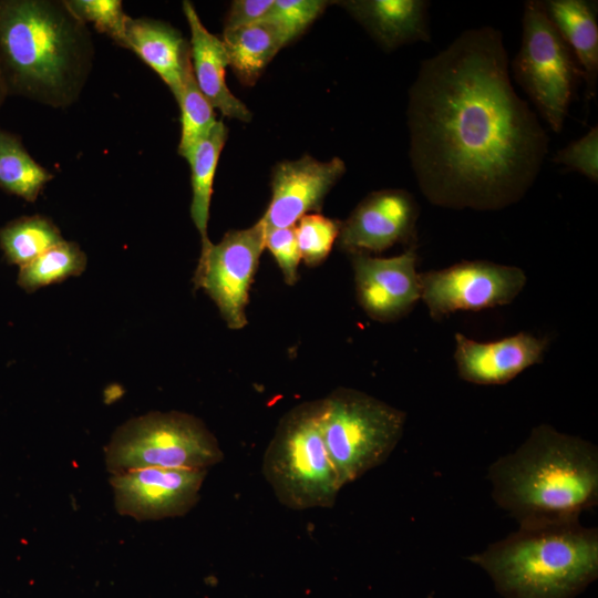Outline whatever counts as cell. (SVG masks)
Listing matches in <instances>:
<instances>
[{
    "instance_id": "obj_27",
    "label": "cell",
    "mask_w": 598,
    "mask_h": 598,
    "mask_svg": "<svg viewBox=\"0 0 598 598\" xmlns=\"http://www.w3.org/2000/svg\"><path fill=\"white\" fill-rule=\"evenodd\" d=\"M69 10L82 23H91L100 33L110 37L118 45H123L128 16L125 14L122 1L118 0H66Z\"/></svg>"
},
{
    "instance_id": "obj_10",
    "label": "cell",
    "mask_w": 598,
    "mask_h": 598,
    "mask_svg": "<svg viewBox=\"0 0 598 598\" xmlns=\"http://www.w3.org/2000/svg\"><path fill=\"white\" fill-rule=\"evenodd\" d=\"M266 228L259 219L249 228L230 230L199 256L195 288H203L231 329L247 324L249 289L265 248Z\"/></svg>"
},
{
    "instance_id": "obj_6",
    "label": "cell",
    "mask_w": 598,
    "mask_h": 598,
    "mask_svg": "<svg viewBox=\"0 0 598 598\" xmlns=\"http://www.w3.org/2000/svg\"><path fill=\"white\" fill-rule=\"evenodd\" d=\"M322 402V435L343 487L388 460L403 435L406 413L348 388Z\"/></svg>"
},
{
    "instance_id": "obj_25",
    "label": "cell",
    "mask_w": 598,
    "mask_h": 598,
    "mask_svg": "<svg viewBox=\"0 0 598 598\" xmlns=\"http://www.w3.org/2000/svg\"><path fill=\"white\" fill-rule=\"evenodd\" d=\"M175 99L181 109L182 124L178 154L186 159L217 122L213 105L196 83L192 60L185 66L182 85Z\"/></svg>"
},
{
    "instance_id": "obj_15",
    "label": "cell",
    "mask_w": 598,
    "mask_h": 598,
    "mask_svg": "<svg viewBox=\"0 0 598 598\" xmlns=\"http://www.w3.org/2000/svg\"><path fill=\"white\" fill-rule=\"evenodd\" d=\"M546 346V339L528 332L488 342L456 333L454 360L463 380L481 385H498L540 363Z\"/></svg>"
},
{
    "instance_id": "obj_23",
    "label": "cell",
    "mask_w": 598,
    "mask_h": 598,
    "mask_svg": "<svg viewBox=\"0 0 598 598\" xmlns=\"http://www.w3.org/2000/svg\"><path fill=\"white\" fill-rule=\"evenodd\" d=\"M58 226L42 215L22 216L0 228V248L4 259L19 267L63 241Z\"/></svg>"
},
{
    "instance_id": "obj_9",
    "label": "cell",
    "mask_w": 598,
    "mask_h": 598,
    "mask_svg": "<svg viewBox=\"0 0 598 598\" xmlns=\"http://www.w3.org/2000/svg\"><path fill=\"white\" fill-rule=\"evenodd\" d=\"M421 299L441 320L456 311H480L511 303L526 283L524 270L488 260H463L420 274Z\"/></svg>"
},
{
    "instance_id": "obj_3",
    "label": "cell",
    "mask_w": 598,
    "mask_h": 598,
    "mask_svg": "<svg viewBox=\"0 0 598 598\" xmlns=\"http://www.w3.org/2000/svg\"><path fill=\"white\" fill-rule=\"evenodd\" d=\"M495 503L519 526L579 520L598 503V450L539 424L487 471Z\"/></svg>"
},
{
    "instance_id": "obj_30",
    "label": "cell",
    "mask_w": 598,
    "mask_h": 598,
    "mask_svg": "<svg viewBox=\"0 0 598 598\" xmlns=\"http://www.w3.org/2000/svg\"><path fill=\"white\" fill-rule=\"evenodd\" d=\"M265 247L276 259L285 281L293 285L298 280L301 259L295 227L266 229Z\"/></svg>"
},
{
    "instance_id": "obj_21",
    "label": "cell",
    "mask_w": 598,
    "mask_h": 598,
    "mask_svg": "<svg viewBox=\"0 0 598 598\" xmlns=\"http://www.w3.org/2000/svg\"><path fill=\"white\" fill-rule=\"evenodd\" d=\"M228 137V128L217 121L209 133L193 148L186 161L190 166V217L202 239L200 254L213 244L207 236L213 183L218 159Z\"/></svg>"
},
{
    "instance_id": "obj_4",
    "label": "cell",
    "mask_w": 598,
    "mask_h": 598,
    "mask_svg": "<svg viewBox=\"0 0 598 598\" xmlns=\"http://www.w3.org/2000/svg\"><path fill=\"white\" fill-rule=\"evenodd\" d=\"M504 598H574L598 575V530L579 520L519 526L467 557Z\"/></svg>"
},
{
    "instance_id": "obj_24",
    "label": "cell",
    "mask_w": 598,
    "mask_h": 598,
    "mask_svg": "<svg viewBox=\"0 0 598 598\" xmlns=\"http://www.w3.org/2000/svg\"><path fill=\"white\" fill-rule=\"evenodd\" d=\"M86 267V256L76 243L63 240L34 260L19 267L18 285L25 291L78 276Z\"/></svg>"
},
{
    "instance_id": "obj_18",
    "label": "cell",
    "mask_w": 598,
    "mask_h": 598,
    "mask_svg": "<svg viewBox=\"0 0 598 598\" xmlns=\"http://www.w3.org/2000/svg\"><path fill=\"white\" fill-rule=\"evenodd\" d=\"M123 48L133 51L177 95L186 64L190 61L189 43L167 22L150 18H128Z\"/></svg>"
},
{
    "instance_id": "obj_8",
    "label": "cell",
    "mask_w": 598,
    "mask_h": 598,
    "mask_svg": "<svg viewBox=\"0 0 598 598\" xmlns=\"http://www.w3.org/2000/svg\"><path fill=\"white\" fill-rule=\"evenodd\" d=\"M522 30L520 48L512 61L514 79L550 130L560 133L582 82L581 69L542 1L525 2Z\"/></svg>"
},
{
    "instance_id": "obj_32",
    "label": "cell",
    "mask_w": 598,
    "mask_h": 598,
    "mask_svg": "<svg viewBox=\"0 0 598 598\" xmlns=\"http://www.w3.org/2000/svg\"><path fill=\"white\" fill-rule=\"evenodd\" d=\"M8 90L0 70V107L3 104L6 97L8 96Z\"/></svg>"
},
{
    "instance_id": "obj_7",
    "label": "cell",
    "mask_w": 598,
    "mask_h": 598,
    "mask_svg": "<svg viewBox=\"0 0 598 598\" xmlns=\"http://www.w3.org/2000/svg\"><path fill=\"white\" fill-rule=\"evenodd\" d=\"M223 460L219 443L204 422L177 411L133 417L104 447L110 474L144 467L208 470Z\"/></svg>"
},
{
    "instance_id": "obj_13",
    "label": "cell",
    "mask_w": 598,
    "mask_h": 598,
    "mask_svg": "<svg viewBox=\"0 0 598 598\" xmlns=\"http://www.w3.org/2000/svg\"><path fill=\"white\" fill-rule=\"evenodd\" d=\"M416 261L415 247L390 258L352 255L358 301L370 318L392 321L413 309L421 299Z\"/></svg>"
},
{
    "instance_id": "obj_2",
    "label": "cell",
    "mask_w": 598,
    "mask_h": 598,
    "mask_svg": "<svg viewBox=\"0 0 598 598\" xmlns=\"http://www.w3.org/2000/svg\"><path fill=\"white\" fill-rule=\"evenodd\" d=\"M93 58L86 24L64 1L0 0V70L9 95L69 106L79 99Z\"/></svg>"
},
{
    "instance_id": "obj_26",
    "label": "cell",
    "mask_w": 598,
    "mask_h": 598,
    "mask_svg": "<svg viewBox=\"0 0 598 598\" xmlns=\"http://www.w3.org/2000/svg\"><path fill=\"white\" fill-rule=\"evenodd\" d=\"M341 223L320 214L305 215L295 227L300 256L308 266H317L330 254L339 237Z\"/></svg>"
},
{
    "instance_id": "obj_17",
    "label": "cell",
    "mask_w": 598,
    "mask_h": 598,
    "mask_svg": "<svg viewBox=\"0 0 598 598\" xmlns=\"http://www.w3.org/2000/svg\"><path fill=\"white\" fill-rule=\"evenodd\" d=\"M343 6L388 51L431 40L429 1L358 0L346 1Z\"/></svg>"
},
{
    "instance_id": "obj_12",
    "label": "cell",
    "mask_w": 598,
    "mask_h": 598,
    "mask_svg": "<svg viewBox=\"0 0 598 598\" xmlns=\"http://www.w3.org/2000/svg\"><path fill=\"white\" fill-rule=\"evenodd\" d=\"M420 206L405 189L370 193L341 224L339 246L350 254L383 251L394 244L414 246Z\"/></svg>"
},
{
    "instance_id": "obj_31",
    "label": "cell",
    "mask_w": 598,
    "mask_h": 598,
    "mask_svg": "<svg viewBox=\"0 0 598 598\" xmlns=\"http://www.w3.org/2000/svg\"><path fill=\"white\" fill-rule=\"evenodd\" d=\"M275 0H235L227 12L225 29L231 30L265 20Z\"/></svg>"
},
{
    "instance_id": "obj_22",
    "label": "cell",
    "mask_w": 598,
    "mask_h": 598,
    "mask_svg": "<svg viewBox=\"0 0 598 598\" xmlns=\"http://www.w3.org/2000/svg\"><path fill=\"white\" fill-rule=\"evenodd\" d=\"M53 174L33 159L20 136L0 127V188L35 202Z\"/></svg>"
},
{
    "instance_id": "obj_20",
    "label": "cell",
    "mask_w": 598,
    "mask_h": 598,
    "mask_svg": "<svg viewBox=\"0 0 598 598\" xmlns=\"http://www.w3.org/2000/svg\"><path fill=\"white\" fill-rule=\"evenodd\" d=\"M229 66L244 85H254L277 52L287 44L275 23L265 19L246 27L224 30Z\"/></svg>"
},
{
    "instance_id": "obj_14",
    "label": "cell",
    "mask_w": 598,
    "mask_h": 598,
    "mask_svg": "<svg viewBox=\"0 0 598 598\" xmlns=\"http://www.w3.org/2000/svg\"><path fill=\"white\" fill-rule=\"evenodd\" d=\"M344 162H320L310 155L275 166L271 199L260 218L266 229L295 227L307 213L319 210L323 198L344 174Z\"/></svg>"
},
{
    "instance_id": "obj_19",
    "label": "cell",
    "mask_w": 598,
    "mask_h": 598,
    "mask_svg": "<svg viewBox=\"0 0 598 598\" xmlns=\"http://www.w3.org/2000/svg\"><path fill=\"white\" fill-rule=\"evenodd\" d=\"M544 10L573 51L582 72L586 95H596L598 81V24L594 2L586 0L542 1Z\"/></svg>"
},
{
    "instance_id": "obj_5",
    "label": "cell",
    "mask_w": 598,
    "mask_h": 598,
    "mask_svg": "<svg viewBox=\"0 0 598 598\" xmlns=\"http://www.w3.org/2000/svg\"><path fill=\"white\" fill-rule=\"evenodd\" d=\"M322 411V399L288 411L262 457L265 480L290 509L331 508L342 488L323 440Z\"/></svg>"
},
{
    "instance_id": "obj_29",
    "label": "cell",
    "mask_w": 598,
    "mask_h": 598,
    "mask_svg": "<svg viewBox=\"0 0 598 598\" xmlns=\"http://www.w3.org/2000/svg\"><path fill=\"white\" fill-rule=\"evenodd\" d=\"M553 162L575 171L592 183L598 182V127L595 125L584 136L558 151Z\"/></svg>"
},
{
    "instance_id": "obj_28",
    "label": "cell",
    "mask_w": 598,
    "mask_h": 598,
    "mask_svg": "<svg viewBox=\"0 0 598 598\" xmlns=\"http://www.w3.org/2000/svg\"><path fill=\"white\" fill-rule=\"evenodd\" d=\"M327 4L323 0H275L266 19L277 25L288 44L317 19Z\"/></svg>"
},
{
    "instance_id": "obj_16",
    "label": "cell",
    "mask_w": 598,
    "mask_h": 598,
    "mask_svg": "<svg viewBox=\"0 0 598 598\" xmlns=\"http://www.w3.org/2000/svg\"><path fill=\"white\" fill-rule=\"evenodd\" d=\"M183 12L190 30V60L199 90L224 116L249 122L248 107L231 93L225 80L229 61L223 40L205 28L190 1L183 2Z\"/></svg>"
},
{
    "instance_id": "obj_1",
    "label": "cell",
    "mask_w": 598,
    "mask_h": 598,
    "mask_svg": "<svg viewBox=\"0 0 598 598\" xmlns=\"http://www.w3.org/2000/svg\"><path fill=\"white\" fill-rule=\"evenodd\" d=\"M409 157L430 203L497 210L533 186L549 137L514 90L503 34L467 29L424 59L409 90Z\"/></svg>"
},
{
    "instance_id": "obj_11",
    "label": "cell",
    "mask_w": 598,
    "mask_h": 598,
    "mask_svg": "<svg viewBox=\"0 0 598 598\" xmlns=\"http://www.w3.org/2000/svg\"><path fill=\"white\" fill-rule=\"evenodd\" d=\"M207 470L144 467L110 474L114 506L137 522L186 515L199 501Z\"/></svg>"
}]
</instances>
